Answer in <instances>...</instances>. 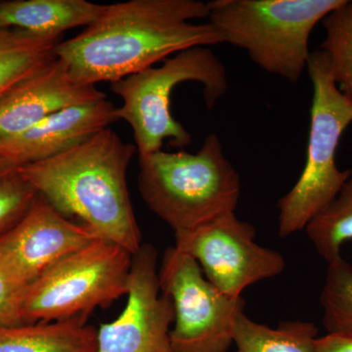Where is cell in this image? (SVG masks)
<instances>
[{"label": "cell", "instance_id": "1", "mask_svg": "<svg viewBox=\"0 0 352 352\" xmlns=\"http://www.w3.org/2000/svg\"><path fill=\"white\" fill-rule=\"evenodd\" d=\"M208 2L129 0L107 4L100 17L56 48L72 76L82 85L119 82L185 50L222 44L208 19Z\"/></svg>", "mask_w": 352, "mask_h": 352}, {"label": "cell", "instance_id": "2", "mask_svg": "<svg viewBox=\"0 0 352 352\" xmlns=\"http://www.w3.org/2000/svg\"><path fill=\"white\" fill-rule=\"evenodd\" d=\"M136 150L107 127L56 157L18 170L58 212L78 217L97 237L133 256L143 245L126 180Z\"/></svg>", "mask_w": 352, "mask_h": 352}, {"label": "cell", "instance_id": "3", "mask_svg": "<svg viewBox=\"0 0 352 352\" xmlns=\"http://www.w3.org/2000/svg\"><path fill=\"white\" fill-rule=\"evenodd\" d=\"M138 190L143 201L175 233L235 212L241 179L212 133L196 153L139 155Z\"/></svg>", "mask_w": 352, "mask_h": 352}, {"label": "cell", "instance_id": "4", "mask_svg": "<svg viewBox=\"0 0 352 352\" xmlns=\"http://www.w3.org/2000/svg\"><path fill=\"white\" fill-rule=\"evenodd\" d=\"M344 0H212L208 22L224 43L245 50L259 68L296 83L309 62L315 25Z\"/></svg>", "mask_w": 352, "mask_h": 352}, {"label": "cell", "instance_id": "5", "mask_svg": "<svg viewBox=\"0 0 352 352\" xmlns=\"http://www.w3.org/2000/svg\"><path fill=\"white\" fill-rule=\"evenodd\" d=\"M188 82L203 85L208 110L228 90L226 67L206 46L183 50L164 60L162 66L111 83V90L122 101L118 116L131 127L139 155L160 151L164 140L182 149L191 144V134L173 118L170 109L173 89Z\"/></svg>", "mask_w": 352, "mask_h": 352}, {"label": "cell", "instance_id": "6", "mask_svg": "<svg viewBox=\"0 0 352 352\" xmlns=\"http://www.w3.org/2000/svg\"><path fill=\"white\" fill-rule=\"evenodd\" d=\"M307 71L314 95L307 159L298 182L278 201V233L281 238L305 230L332 203L352 173V170H340L336 163L340 138L352 124V102L336 85L323 51H312Z\"/></svg>", "mask_w": 352, "mask_h": 352}, {"label": "cell", "instance_id": "7", "mask_svg": "<svg viewBox=\"0 0 352 352\" xmlns=\"http://www.w3.org/2000/svg\"><path fill=\"white\" fill-rule=\"evenodd\" d=\"M132 254L119 245L97 239L58 261L25 289L24 324L85 317L126 296Z\"/></svg>", "mask_w": 352, "mask_h": 352}, {"label": "cell", "instance_id": "8", "mask_svg": "<svg viewBox=\"0 0 352 352\" xmlns=\"http://www.w3.org/2000/svg\"><path fill=\"white\" fill-rule=\"evenodd\" d=\"M162 293L171 300L175 352H227L245 300L224 295L208 281L195 259L175 247L166 249L159 268Z\"/></svg>", "mask_w": 352, "mask_h": 352}, {"label": "cell", "instance_id": "9", "mask_svg": "<svg viewBox=\"0 0 352 352\" xmlns=\"http://www.w3.org/2000/svg\"><path fill=\"white\" fill-rule=\"evenodd\" d=\"M256 232L251 223L229 212L192 230L175 233V247L195 259L219 292L240 298L248 287L276 277L286 267L279 252L256 242Z\"/></svg>", "mask_w": 352, "mask_h": 352}, {"label": "cell", "instance_id": "10", "mask_svg": "<svg viewBox=\"0 0 352 352\" xmlns=\"http://www.w3.org/2000/svg\"><path fill=\"white\" fill-rule=\"evenodd\" d=\"M126 296L120 316L99 328L96 352H175L170 330L175 310L160 287L154 245L143 244L132 256Z\"/></svg>", "mask_w": 352, "mask_h": 352}, {"label": "cell", "instance_id": "11", "mask_svg": "<svg viewBox=\"0 0 352 352\" xmlns=\"http://www.w3.org/2000/svg\"><path fill=\"white\" fill-rule=\"evenodd\" d=\"M100 239L85 224L69 220L43 198L0 237V264L23 288L51 266Z\"/></svg>", "mask_w": 352, "mask_h": 352}, {"label": "cell", "instance_id": "12", "mask_svg": "<svg viewBox=\"0 0 352 352\" xmlns=\"http://www.w3.org/2000/svg\"><path fill=\"white\" fill-rule=\"evenodd\" d=\"M118 120V107L107 98L64 109L27 131L0 139V164L19 168L45 161Z\"/></svg>", "mask_w": 352, "mask_h": 352}, {"label": "cell", "instance_id": "13", "mask_svg": "<svg viewBox=\"0 0 352 352\" xmlns=\"http://www.w3.org/2000/svg\"><path fill=\"white\" fill-rule=\"evenodd\" d=\"M106 98L94 85L76 82L61 60H54L0 101V139L10 138L53 113Z\"/></svg>", "mask_w": 352, "mask_h": 352}, {"label": "cell", "instance_id": "14", "mask_svg": "<svg viewBox=\"0 0 352 352\" xmlns=\"http://www.w3.org/2000/svg\"><path fill=\"white\" fill-rule=\"evenodd\" d=\"M106 6L87 0H0V28L63 36L68 30L92 24Z\"/></svg>", "mask_w": 352, "mask_h": 352}, {"label": "cell", "instance_id": "15", "mask_svg": "<svg viewBox=\"0 0 352 352\" xmlns=\"http://www.w3.org/2000/svg\"><path fill=\"white\" fill-rule=\"evenodd\" d=\"M87 320L0 326V352H96L98 330Z\"/></svg>", "mask_w": 352, "mask_h": 352}, {"label": "cell", "instance_id": "16", "mask_svg": "<svg viewBox=\"0 0 352 352\" xmlns=\"http://www.w3.org/2000/svg\"><path fill=\"white\" fill-rule=\"evenodd\" d=\"M62 38L0 28V101L56 58Z\"/></svg>", "mask_w": 352, "mask_h": 352}, {"label": "cell", "instance_id": "17", "mask_svg": "<svg viewBox=\"0 0 352 352\" xmlns=\"http://www.w3.org/2000/svg\"><path fill=\"white\" fill-rule=\"evenodd\" d=\"M318 328L305 321H284L277 328L241 314L234 328L236 352H315Z\"/></svg>", "mask_w": 352, "mask_h": 352}, {"label": "cell", "instance_id": "18", "mask_svg": "<svg viewBox=\"0 0 352 352\" xmlns=\"http://www.w3.org/2000/svg\"><path fill=\"white\" fill-rule=\"evenodd\" d=\"M305 231L328 264L342 258V245L352 240V173L332 203L309 222Z\"/></svg>", "mask_w": 352, "mask_h": 352}, {"label": "cell", "instance_id": "19", "mask_svg": "<svg viewBox=\"0 0 352 352\" xmlns=\"http://www.w3.org/2000/svg\"><path fill=\"white\" fill-rule=\"evenodd\" d=\"M322 23L326 34L320 50L328 58L336 85L352 102V0H344Z\"/></svg>", "mask_w": 352, "mask_h": 352}, {"label": "cell", "instance_id": "20", "mask_svg": "<svg viewBox=\"0 0 352 352\" xmlns=\"http://www.w3.org/2000/svg\"><path fill=\"white\" fill-rule=\"evenodd\" d=\"M320 302L328 333L352 337V265L344 258L328 264Z\"/></svg>", "mask_w": 352, "mask_h": 352}, {"label": "cell", "instance_id": "21", "mask_svg": "<svg viewBox=\"0 0 352 352\" xmlns=\"http://www.w3.org/2000/svg\"><path fill=\"white\" fill-rule=\"evenodd\" d=\"M36 196L18 168L0 164V237L27 214Z\"/></svg>", "mask_w": 352, "mask_h": 352}, {"label": "cell", "instance_id": "22", "mask_svg": "<svg viewBox=\"0 0 352 352\" xmlns=\"http://www.w3.org/2000/svg\"><path fill=\"white\" fill-rule=\"evenodd\" d=\"M24 292L0 264V326L24 325L21 315Z\"/></svg>", "mask_w": 352, "mask_h": 352}, {"label": "cell", "instance_id": "23", "mask_svg": "<svg viewBox=\"0 0 352 352\" xmlns=\"http://www.w3.org/2000/svg\"><path fill=\"white\" fill-rule=\"evenodd\" d=\"M315 352H352V337L327 333L317 338Z\"/></svg>", "mask_w": 352, "mask_h": 352}]
</instances>
